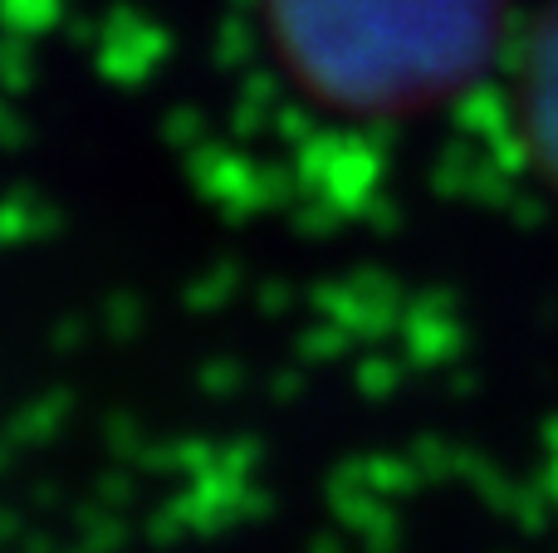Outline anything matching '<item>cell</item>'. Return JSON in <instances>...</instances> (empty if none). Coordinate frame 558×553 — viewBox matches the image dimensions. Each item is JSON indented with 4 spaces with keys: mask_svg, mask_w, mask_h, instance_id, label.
I'll use <instances>...</instances> for the list:
<instances>
[{
    "mask_svg": "<svg viewBox=\"0 0 558 553\" xmlns=\"http://www.w3.org/2000/svg\"><path fill=\"white\" fill-rule=\"evenodd\" d=\"M500 0H270L284 64L308 94L357 113H402L471 78Z\"/></svg>",
    "mask_w": 558,
    "mask_h": 553,
    "instance_id": "obj_1",
    "label": "cell"
},
{
    "mask_svg": "<svg viewBox=\"0 0 558 553\" xmlns=\"http://www.w3.org/2000/svg\"><path fill=\"white\" fill-rule=\"evenodd\" d=\"M524 127L530 143L539 152V162L549 167L558 182V0L549 15L539 20L530 39V64H524Z\"/></svg>",
    "mask_w": 558,
    "mask_h": 553,
    "instance_id": "obj_2",
    "label": "cell"
}]
</instances>
